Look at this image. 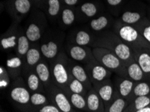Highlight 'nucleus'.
Wrapping results in <instances>:
<instances>
[{"label": "nucleus", "mask_w": 150, "mask_h": 112, "mask_svg": "<svg viewBox=\"0 0 150 112\" xmlns=\"http://www.w3.org/2000/svg\"><path fill=\"white\" fill-rule=\"evenodd\" d=\"M92 48L101 47L112 51L127 65L135 60L132 49L114 32L105 31L94 38Z\"/></svg>", "instance_id": "1"}, {"label": "nucleus", "mask_w": 150, "mask_h": 112, "mask_svg": "<svg viewBox=\"0 0 150 112\" xmlns=\"http://www.w3.org/2000/svg\"><path fill=\"white\" fill-rule=\"evenodd\" d=\"M113 32L131 49H150V43L143 37L137 29L131 25L117 20L114 24Z\"/></svg>", "instance_id": "2"}, {"label": "nucleus", "mask_w": 150, "mask_h": 112, "mask_svg": "<svg viewBox=\"0 0 150 112\" xmlns=\"http://www.w3.org/2000/svg\"><path fill=\"white\" fill-rule=\"evenodd\" d=\"M69 61L70 58L66 52L61 51L53 61L49 63L53 83L63 90L67 87L71 77Z\"/></svg>", "instance_id": "3"}, {"label": "nucleus", "mask_w": 150, "mask_h": 112, "mask_svg": "<svg viewBox=\"0 0 150 112\" xmlns=\"http://www.w3.org/2000/svg\"><path fill=\"white\" fill-rule=\"evenodd\" d=\"M92 52L96 60L104 67L117 76L127 78L126 65L114 52L101 47L92 48Z\"/></svg>", "instance_id": "4"}, {"label": "nucleus", "mask_w": 150, "mask_h": 112, "mask_svg": "<svg viewBox=\"0 0 150 112\" xmlns=\"http://www.w3.org/2000/svg\"><path fill=\"white\" fill-rule=\"evenodd\" d=\"M10 88L11 101L18 109L24 112H30L31 93L26 87L24 80L21 77L13 80Z\"/></svg>", "instance_id": "5"}, {"label": "nucleus", "mask_w": 150, "mask_h": 112, "mask_svg": "<svg viewBox=\"0 0 150 112\" xmlns=\"http://www.w3.org/2000/svg\"><path fill=\"white\" fill-rule=\"evenodd\" d=\"M46 93L51 104L55 106L61 112H77L64 91L55 85L52 84L49 86L46 89Z\"/></svg>", "instance_id": "6"}, {"label": "nucleus", "mask_w": 150, "mask_h": 112, "mask_svg": "<svg viewBox=\"0 0 150 112\" xmlns=\"http://www.w3.org/2000/svg\"><path fill=\"white\" fill-rule=\"evenodd\" d=\"M65 52L69 58L77 63H82L86 65L90 62L96 61L93 54L92 49L89 46L69 44L65 48Z\"/></svg>", "instance_id": "7"}, {"label": "nucleus", "mask_w": 150, "mask_h": 112, "mask_svg": "<svg viewBox=\"0 0 150 112\" xmlns=\"http://www.w3.org/2000/svg\"><path fill=\"white\" fill-rule=\"evenodd\" d=\"M85 68L92 85L102 83L110 79L112 72L96 60L85 65Z\"/></svg>", "instance_id": "8"}, {"label": "nucleus", "mask_w": 150, "mask_h": 112, "mask_svg": "<svg viewBox=\"0 0 150 112\" xmlns=\"http://www.w3.org/2000/svg\"><path fill=\"white\" fill-rule=\"evenodd\" d=\"M62 40L54 38L43 40L40 44V49L42 56L49 63L53 61L59 54L61 51Z\"/></svg>", "instance_id": "9"}, {"label": "nucleus", "mask_w": 150, "mask_h": 112, "mask_svg": "<svg viewBox=\"0 0 150 112\" xmlns=\"http://www.w3.org/2000/svg\"><path fill=\"white\" fill-rule=\"evenodd\" d=\"M93 87L101 97L105 109L107 108L116 95L114 82L112 81L111 79H108L102 83L93 85Z\"/></svg>", "instance_id": "10"}, {"label": "nucleus", "mask_w": 150, "mask_h": 112, "mask_svg": "<svg viewBox=\"0 0 150 112\" xmlns=\"http://www.w3.org/2000/svg\"><path fill=\"white\" fill-rule=\"evenodd\" d=\"M42 54L40 49V46H31L30 49L23 59V70L22 74H24L28 70L35 69L36 65L41 61Z\"/></svg>", "instance_id": "11"}, {"label": "nucleus", "mask_w": 150, "mask_h": 112, "mask_svg": "<svg viewBox=\"0 0 150 112\" xmlns=\"http://www.w3.org/2000/svg\"><path fill=\"white\" fill-rule=\"evenodd\" d=\"M114 84L116 93L120 97L128 100L133 90L135 83L129 78L118 76L115 78Z\"/></svg>", "instance_id": "12"}, {"label": "nucleus", "mask_w": 150, "mask_h": 112, "mask_svg": "<svg viewBox=\"0 0 150 112\" xmlns=\"http://www.w3.org/2000/svg\"><path fill=\"white\" fill-rule=\"evenodd\" d=\"M35 70L40 80L44 85L45 89H47L49 86L53 84L51 69H50L49 62L46 58L42 57L41 61L36 65Z\"/></svg>", "instance_id": "13"}, {"label": "nucleus", "mask_w": 150, "mask_h": 112, "mask_svg": "<svg viewBox=\"0 0 150 112\" xmlns=\"http://www.w3.org/2000/svg\"><path fill=\"white\" fill-rule=\"evenodd\" d=\"M135 60L150 80V49H137L132 50Z\"/></svg>", "instance_id": "14"}, {"label": "nucleus", "mask_w": 150, "mask_h": 112, "mask_svg": "<svg viewBox=\"0 0 150 112\" xmlns=\"http://www.w3.org/2000/svg\"><path fill=\"white\" fill-rule=\"evenodd\" d=\"M69 71L71 76L82 83L88 90L93 87L85 67L74 61H69Z\"/></svg>", "instance_id": "15"}, {"label": "nucleus", "mask_w": 150, "mask_h": 112, "mask_svg": "<svg viewBox=\"0 0 150 112\" xmlns=\"http://www.w3.org/2000/svg\"><path fill=\"white\" fill-rule=\"evenodd\" d=\"M23 75L26 87H28V90L30 91L31 93L36 92H46L44 85L42 84L39 77H38L35 69L28 70V72H26Z\"/></svg>", "instance_id": "16"}, {"label": "nucleus", "mask_w": 150, "mask_h": 112, "mask_svg": "<svg viewBox=\"0 0 150 112\" xmlns=\"http://www.w3.org/2000/svg\"><path fill=\"white\" fill-rule=\"evenodd\" d=\"M86 99L89 112H101L105 110L104 103L94 87L88 90Z\"/></svg>", "instance_id": "17"}, {"label": "nucleus", "mask_w": 150, "mask_h": 112, "mask_svg": "<svg viewBox=\"0 0 150 112\" xmlns=\"http://www.w3.org/2000/svg\"><path fill=\"white\" fill-rule=\"evenodd\" d=\"M32 8L31 0H12L10 3L11 12L15 18L21 20L28 14Z\"/></svg>", "instance_id": "18"}, {"label": "nucleus", "mask_w": 150, "mask_h": 112, "mask_svg": "<svg viewBox=\"0 0 150 112\" xmlns=\"http://www.w3.org/2000/svg\"><path fill=\"white\" fill-rule=\"evenodd\" d=\"M6 68L13 81L19 78L23 70V60L18 55L9 57L6 61Z\"/></svg>", "instance_id": "19"}, {"label": "nucleus", "mask_w": 150, "mask_h": 112, "mask_svg": "<svg viewBox=\"0 0 150 112\" xmlns=\"http://www.w3.org/2000/svg\"><path fill=\"white\" fill-rule=\"evenodd\" d=\"M42 24V22L35 20L28 24L25 34L31 43H36L41 39L45 32V26Z\"/></svg>", "instance_id": "20"}, {"label": "nucleus", "mask_w": 150, "mask_h": 112, "mask_svg": "<svg viewBox=\"0 0 150 112\" xmlns=\"http://www.w3.org/2000/svg\"><path fill=\"white\" fill-rule=\"evenodd\" d=\"M18 28L16 26H12L11 28L4 33L1 37V48L3 51H7L12 49H16L18 41Z\"/></svg>", "instance_id": "21"}, {"label": "nucleus", "mask_w": 150, "mask_h": 112, "mask_svg": "<svg viewBox=\"0 0 150 112\" xmlns=\"http://www.w3.org/2000/svg\"><path fill=\"white\" fill-rule=\"evenodd\" d=\"M126 75L127 78L132 80L135 83L149 81L148 78L135 60H133L126 65Z\"/></svg>", "instance_id": "22"}, {"label": "nucleus", "mask_w": 150, "mask_h": 112, "mask_svg": "<svg viewBox=\"0 0 150 112\" xmlns=\"http://www.w3.org/2000/svg\"><path fill=\"white\" fill-rule=\"evenodd\" d=\"M63 90V89H62ZM69 99L71 106L77 111L89 112L87 106V102L85 96L71 92L68 88L63 90Z\"/></svg>", "instance_id": "23"}, {"label": "nucleus", "mask_w": 150, "mask_h": 112, "mask_svg": "<svg viewBox=\"0 0 150 112\" xmlns=\"http://www.w3.org/2000/svg\"><path fill=\"white\" fill-rule=\"evenodd\" d=\"M30 43L31 42L29 41L28 38H27L26 34L22 31L21 28H20L19 30H18V41L16 48V55L20 57L22 60L25 58L28 50L30 49L31 46Z\"/></svg>", "instance_id": "24"}, {"label": "nucleus", "mask_w": 150, "mask_h": 112, "mask_svg": "<svg viewBox=\"0 0 150 112\" xmlns=\"http://www.w3.org/2000/svg\"><path fill=\"white\" fill-rule=\"evenodd\" d=\"M51 104L47 93L36 92L31 93L30 101V112H35L40 107Z\"/></svg>", "instance_id": "25"}, {"label": "nucleus", "mask_w": 150, "mask_h": 112, "mask_svg": "<svg viewBox=\"0 0 150 112\" xmlns=\"http://www.w3.org/2000/svg\"><path fill=\"white\" fill-rule=\"evenodd\" d=\"M145 17V15L141 11L126 10L120 15L119 20L125 24L133 26L139 22Z\"/></svg>", "instance_id": "26"}, {"label": "nucleus", "mask_w": 150, "mask_h": 112, "mask_svg": "<svg viewBox=\"0 0 150 112\" xmlns=\"http://www.w3.org/2000/svg\"><path fill=\"white\" fill-rule=\"evenodd\" d=\"M150 95V81H144L135 83L131 95L128 101L130 102L133 99L141 96H146Z\"/></svg>", "instance_id": "27"}, {"label": "nucleus", "mask_w": 150, "mask_h": 112, "mask_svg": "<svg viewBox=\"0 0 150 112\" xmlns=\"http://www.w3.org/2000/svg\"><path fill=\"white\" fill-rule=\"evenodd\" d=\"M129 104V102L128 100L120 97L116 93L114 99L107 108L105 109V110L107 112H126Z\"/></svg>", "instance_id": "28"}, {"label": "nucleus", "mask_w": 150, "mask_h": 112, "mask_svg": "<svg viewBox=\"0 0 150 112\" xmlns=\"http://www.w3.org/2000/svg\"><path fill=\"white\" fill-rule=\"evenodd\" d=\"M94 38L86 30H79L73 38L71 44L85 46H92L94 42Z\"/></svg>", "instance_id": "29"}, {"label": "nucleus", "mask_w": 150, "mask_h": 112, "mask_svg": "<svg viewBox=\"0 0 150 112\" xmlns=\"http://www.w3.org/2000/svg\"><path fill=\"white\" fill-rule=\"evenodd\" d=\"M150 104V95L137 97L129 102L126 112H135Z\"/></svg>", "instance_id": "30"}, {"label": "nucleus", "mask_w": 150, "mask_h": 112, "mask_svg": "<svg viewBox=\"0 0 150 112\" xmlns=\"http://www.w3.org/2000/svg\"><path fill=\"white\" fill-rule=\"evenodd\" d=\"M110 24V19L106 15H102L93 19L90 22V26L94 31L101 32L107 28Z\"/></svg>", "instance_id": "31"}, {"label": "nucleus", "mask_w": 150, "mask_h": 112, "mask_svg": "<svg viewBox=\"0 0 150 112\" xmlns=\"http://www.w3.org/2000/svg\"><path fill=\"white\" fill-rule=\"evenodd\" d=\"M67 88H68V89L71 91L73 93L82 95L85 96V97L87 95L88 91V89L86 87V86L82 83H81L78 79L74 78L72 76L71 79H70V81L69 83H68Z\"/></svg>", "instance_id": "32"}, {"label": "nucleus", "mask_w": 150, "mask_h": 112, "mask_svg": "<svg viewBox=\"0 0 150 112\" xmlns=\"http://www.w3.org/2000/svg\"><path fill=\"white\" fill-rule=\"evenodd\" d=\"M133 26L139 32L147 42L150 43V21L147 17H145L137 24L133 25Z\"/></svg>", "instance_id": "33"}, {"label": "nucleus", "mask_w": 150, "mask_h": 112, "mask_svg": "<svg viewBox=\"0 0 150 112\" xmlns=\"http://www.w3.org/2000/svg\"><path fill=\"white\" fill-rule=\"evenodd\" d=\"M48 8L47 13L51 18H55L59 14L61 10V2L59 0H47Z\"/></svg>", "instance_id": "34"}, {"label": "nucleus", "mask_w": 150, "mask_h": 112, "mask_svg": "<svg viewBox=\"0 0 150 112\" xmlns=\"http://www.w3.org/2000/svg\"><path fill=\"white\" fill-rule=\"evenodd\" d=\"M80 10L84 15L88 18L95 16L98 13V7L92 2H86L80 7Z\"/></svg>", "instance_id": "35"}, {"label": "nucleus", "mask_w": 150, "mask_h": 112, "mask_svg": "<svg viewBox=\"0 0 150 112\" xmlns=\"http://www.w3.org/2000/svg\"><path fill=\"white\" fill-rule=\"evenodd\" d=\"M61 20L65 26H71L76 20L75 12L70 8L63 9L61 12Z\"/></svg>", "instance_id": "36"}, {"label": "nucleus", "mask_w": 150, "mask_h": 112, "mask_svg": "<svg viewBox=\"0 0 150 112\" xmlns=\"http://www.w3.org/2000/svg\"><path fill=\"white\" fill-rule=\"evenodd\" d=\"M11 77L9 75L6 67L1 66L0 67V88L5 89L10 85Z\"/></svg>", "instance_id": "37"}, {"label": "nucleus", "mask_w": 150, "mask_h": 112, "mask_svg": "<svg viewBox=\"0 0 150 112\" xmlns=\"http://www.w3.org/2000/svg\"><path fill=\"white\" fill-rule=\"evenodd\" d=\"M35 112H61L57 107L54 105L50 104L40 107Z\"/></svg>", "instance_id": "38"}, {"label": "nucleus", "mask_w": 150, "mask_h": 112, "mask_svg": "<svg viewBox=\"0 0 150 112\" xmlns=\"http://www.w3.org/2000/svg\"><path fill=\"white\" fill-rule=\"evenodd\" d=\"M123 0H106L108 5L111 8H117L119 7Z\"/></svg>", "instance_id": "39"}, {"label": "nucleus", "mask_w": 150, "mask_h": 112, "mask_svg": "<svg viewBox=\"0 0 150 112\" xmlns=\"http://www.w3.org/2000/svg\"><path fill=\"white\" fill-rule=\"evenodd\" d=\"M65 5L68 6H74L78 4V0H63Z\"/></svg>", "instance_id": "40"}, {"label": "nucleus", "mask_w": 150, "mask_h": 112, "mask_svg": "<svg viewBox=\"0 0 150 112\" xmlns=\"http://www.w3.org/2000/svg\"><path fill=\"white\" fill-rule=\"evenodd\" d=\"M135 112H150V104L147 107H144V108H143L142 109H140V110H138Z\"/></svg>", "instance_id": "41"}, {"label": "nucleus", "mask_w": 150, "mask_h": 112, "mask_svg": "<svg viewBox=\"0 0 150 112\" xmlns=\"http://www.w3.org/2000/svg\"><path fill=\"white\" fill-rule=\"evenodd\" d=\"M31 1H33L34 2H35V3L38 4V3H40V2L42 1L43 0H31Z\"/></svg>", "instance_id": "42"}, {"label": "nucleus", "mask_w": 150, "mask_h": 112, "mask_svg": "<svg viewBox=\"0 0 150 112\" xmlns=\"http://www.w3.org/2000/svg\"><path fill=\"white\" fill-rule=\"evenodd\" d=\"M147 18H148V19L149 20V21H150V12L149 13V16L147 17Z\"/></svg>", "instance_id": "43"}, {"label": "nucleus", "mask_w": 150, "mask_h": 112, "mask_svg": "<svg viewBox=\"0 0 150 112\" xmlns=\"http://www.w3.org/2000/svg\"><path fill=\"white\" fill-rule=\"evenodd\" d=\"M77 112H86V111H77Z\"/></svg>", "instance_id": "44"}, {"label": "nucleus", "mask_w": 150, "mask_h": 112, "mask_svg": "<svg viewBox=\"0 0 150 112\" xmlns=\"http://www.w3.org/2000/svg\"><path fill=\"white\" fill-rule=\"evenodd\" d=\"M101 112H107V111H106V110H104V111H101Z\"/></svg>", "instance_id": "45"}]
</instances>
